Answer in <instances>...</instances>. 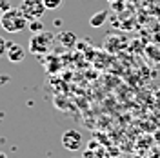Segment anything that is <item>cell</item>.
Instances as JSON below:
<instances>
[{
    "label": "cell",
    "instance_id": "8992f818",
    "mask_svg": "<svg viewBox=\"0 0 160 158\" xmlns=\"http://www.w3.org/2000/svg\"><path fill=\"white\" fill-rule=\"evenodd\" d=\"M108 17H109V13H108L106 9L97 11V13L89 18L91 27H100V26H104V24H106V20H108Z\"/></svg>",
    "mask_w": 160,
    "mask_h": 158
},
{
    "label": "cell",
    "instance_id": "8fae6325",
    "mask_svg": "<svg viewBox=\"0 0 160 158\" xmlns=\"http://www.w3.org/2000/svg\"><path fill=\"white\" fill-rule=\"evenodd\" d=\"M8 46H9V42L4 38H0V57L2 55H6V51H8Z\"/></svg>",
    "mask_w": 160,
    "mask_h": 158
},
{
    "label": "cell",
    "instance_id": "5b68a950",
    "mask_svg": "<svg viewBox=\"0 0 160 158\" xmlns=\"http://www.w3.org/2000/svg\"><path fill=\"white\" fill-rule=\"evenodd\" d=\"M6 57H8V60H9L11 64H20V62H24V58H26V49L20 44L9 42L8 51H6Z\"/></svg>",
    "mask_w": 160,
    "mask_h": 158
},
{
    "label": "cell",
    "instance_id": "7c38bea8",
    "mask_svg": "<svg viewBox=\"0 0 160 158\" xmlns=\"http://www.w3.org/2000/svg\"><path fill=\"white\" fill-rule=\"evenodd\" d=\"M0 158H8V155L6 153H0Z\"/></svg>",
    "mask_w": 160,
    "mask_h": 158
},
{
    "label": "cell",
    "instance_id": "277c9868",
    "mask_svg": "<svg viewBox=\"0 0 160 158\" xmlns=\"http://www.w3.org/2000/svg\"><path fill=\"white\" fill-rule=\"evenodd\" d=\"M62 146L68 151H78L82 147V133L77 129H68L62 135Z\"/></svg>",
    "mask_w": 160,
    "mask_h": 158
},
{
    "label": "cell",
    "instance_id": "7a4b0ae2",
    "mask_svg": "<svg viewBox=\"0 0 160 158\" xmlns=\"http://www.w3.org/2000/svg\"><path fill=\"white\" fill-rule=\"evenodd\" d=\"M53 44V33L42 31V33H33L29 38V51L33 55H46L51 49Z\"/></svg>",
    "mask_w": 160,
    "mask_h": 158
},
{
    "label": "cell",
    "instance_id": "ba28073f",
    "mask_svg": "<svg viewBox=\"0 0 160 158\" xmlns=\"http://www.w3.org/2000/svg\"><path fill=\"white\" fill-rule=\"evenodd\" d=\"M60 42L64 44V46H73L75 44V35L73 33H60Z\"/></svg>",
    "mask_w": 160,
    "mask_h": 158
},
{
    "label": "cell",
    "instance_id": "52a82bcc",
    "mask_svg": "<svg viewBox=\"0 0 160 158\" xmlns=\"http://www.w3.org/2000/svg\"><path fill=\"white\" fill-rule=\"evenodd\" d=\"M28 29H29L31 33H42V31H46L42 20H29V22H28Z\"/></svg>",
    "mask_w": 160,
    "mask_h": 158
},
{
    "label": "cell",
    "instance_id": "9c48e42d",
    "mask_svg": "<svg viewBox=\"0 0 160 158\" xmlns=\"http://www.w3.org/2000/svg\"><path fill=\"white\" fill-rule=\"evenodd\" d=\"M42 2H44L46 9H57L62 6V0H42Z\"/></svg>",
    "mask_w": 160,
    "mask_h": 158
},
{
    "label": "cell",
    "instance_id": "30bf717a",
    "mask_svg": "<svg viewBox=\"0 0 160 158\" xmlns=\"http://www.w3.org/2000/svg\"><path fill=\"white\" fill-rule=\"evenodd\" d=\"M11 9V4H9V0H0V13L4 15L6 11H9Z\"/></svg>",
    "mask_w": 160,
    "mask_h": 158
},
{
    "label": "cell",
    "instance_id": "3957f363",
    "mask_svg": "<svg viewBox=\"0 0 160 158\" xmlns=\"http://www.w3.org/2000/svg\"><path fill=\"white\" fill-rule=\"evenodd\" d=\"M18 9L24 13V17L28 20H40L46 13V6L42 0H22Z\"/></svg>",
    "mask_w": 160,
    "mask_h": 158
},
{
    "label": "cell",
    "instance_id": "6da1fadb",
    "mask_svg": "<svg viewBox=\"0 0 160 158\" xmlns=\"http://www.w3.org/2000/svg\"><path fill=\"white\" fill-rule=\"evenodd\" d=\"M29 20L24 17V13L18 7H11L9 11H6L0 18V26L4 27L6 33H20L28 27Z\"/></svg>",
    "mask_w": 160,
    "mask_h": 158
},
{
    "label": "cell",
    "instance_id": "5bb4252c",
    "mask_svg": "<svg viewBox=\"0 0 160 158\" xmlns=\"http://www.w3.org/2000/svg\"><path fill=\"white\" fill-rule=\"evenodd\" d=\"M0 18H2V13H0Z\"/></svg>",
    "mask_w": 160,
    "mask_h": 158
},
{
    "label": "cell",
    "instance_id": "4fadbf2b",
    "mask_svg": "<svg viewBox=\"0 0 160 158\" xmlns=\"http://www.w3.org/2000/svg\"><path fill=\"white\" fill-rule=\"evenodd\" d=\"M108 2H109V4H113V2H117V0H108Z\"/></svg>",
    "mask_w": 160,
    "mask_h": 158
}]
</instances>
